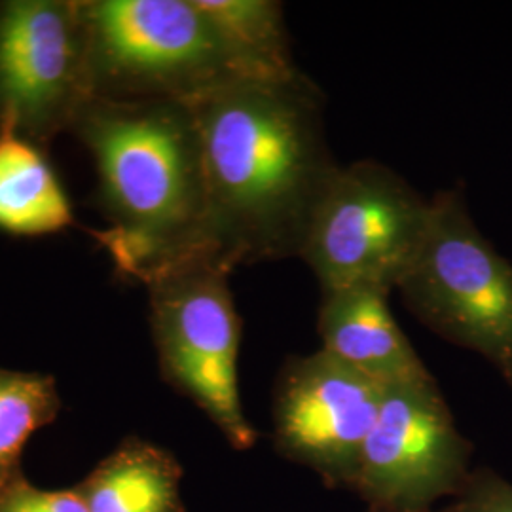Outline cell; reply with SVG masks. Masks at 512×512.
Here are the masks:
<instances>
[{
    "mask_svg": "<svg viewBox=\"0 0 512 512\" xmlns=\"http://www.w3.org/2000/svg\"><path fill=\"white\" fill-rule=\"evenodd\" d=\"M397 289L427 329L480 353L512 389V264L478 232L461 190L431 200L427 238Z\"/></svg>",
    "mask_w": 512,
    "mask_h": 512,
    "instance_id": "5b68a950",
    "label": "cell"
},
{
    "mask_svg": "<svg viewBox=\"0 0 512 512\" xmlns=\"http://www.w3.org/2000/svg\"><path fill=\"white\" fill-rule=\"evenodd\" d=\"M440 512H512V484L490 469H475L463 492Z\"/></svg>",
    "mask_w": 512,
    "mask_h": 512,
    "instance_id": "2e32d148",
    "label": "cell"
},
{
    "mask_svg": "<svg viewBox=\"0 0 512 512\" xmlns=\"http://www.w3.org/2000/svg\"><path fill=\"white\" fill-rule=\"evenodd\" d=\"M190 103L202 145L207 249L232 270L300 256L342 165L304 73L230 78Z\"/></svg>",
    "mask_w": 512,
    "mask_h": 512,
    "instance_id": "6da1fadb",
    "label": "cell"
},
{
    "mask_svg": "<svg viewBox=\"0 0 512 512\" xmlns=\"http://www.w3.org/2000/svg\"><path fill=\"white\" fill-rule=\"evenodd\" d=\"M93 99L192 101L239 78L196 0H82Z\"/></svg>",
    "mask_w": 512,
    "mask_h": 512,
    "instance_id": "277c9868",
    "label": "cell"
},
{
    "mask_svg": "<svg viewBox=\"0 0 512 512\" xmlns=\"http://www.w3.org/2000/svg\"><path fill=\"white\" fill-rule=\"evenodd\" d=\"M230 55L239 78H289L294 65L283 4L274 0H196Z\"/></svg>",
    "mask_w": 512,
    "mask_h": 512,
    "instance_id": "4fadbf2b",
    "label": "cell"
},
{
    "mask_svg": "<svg viewBox=\"0 0 512 512\" xmlns=\"http://www.w3.org/2000/svg\"><path fill=\"white\" fill-rule=\"evenodd\" d=\"M471 459L435 378L387 384L351 492L368 509L427 511L463 492Z\"/></svg>",
    "mask_w": 512,
    "mask_h": 512,
    "instance_id": "ba28073f",
    "label": "cell"
},
{
    "mask_svg": "<svg viewBox=\"0 0 512 512\" xmlns=\"http://www.w3.org/2000/svg\"><path fill=\"white\" fill-rule=\"evenodd\" d=\"M431 222L425 200L389 167L342 165L319 203L300 258L321 293L353 285L393 291L420 255Z\"/></svg>",
    "mask_w": 512,
    "mask_h": 512,
    "instance_id": "8992f818",
    "label": "cell"
},
{
    "mask_svg": "<svg viewBox=\"0 0 512 512\" xmlns=\"http://www.w3.org/2000/svg\"><path fill=\"white\" fill-rule=\"evenodd\" d=\"M366 512H440L435 509H427V511H387V509H368Z\"/></svg>",
    "mask_w": 512,
    "mask_h": 512,
    "instance_id": "e0dca14e",
    "label": "cell"
},
{
    "mask_svg": "<svg viewBox=\"0 0 512 512\" xmlns=\"http://www.w3.org/2000/svg\"><path fill=\"white\" fill-rule=\"evenodd\" d=\"M384 391L325 349L289 357L275 380V452L351 492Z\"/></svg>",
    "mask_w": 512,
    "mask_h": 512,
    "instance_id": "9c48e42d",
    "label": "cell"
},
{
    "mask_svg": "<svg viewBox=\"0 0 512 512\" xmlns=\"http://www.w3.org/2000/svg\"><path fill=\"white\" fill-rule=\"evenodd\" d=\"M389 293L370 285L321 293V349L380 384L431 380V372L389 310Z\"/></svg>",
    "mask_w": 512,
    "mask_h": 512,
    "instance_id": "30bf717a",
    "label": "cell"
},
{
    "mask_svg": "<svg viewBox=\"0 0 512 512\" xmlns=\"http://www.w3.org/2000/svg\"><path fill=\"white\" fill-rule=\"evenodd\" d=\"M74 131L92 152L109 228L95 238L118 272L152 275L207 249L202 145L186 101L93 99Z\"/></svg>",
    "mask_w": 512,
    "mask_h": 512,
    "instance_id": "7a4b0ae2",
    "label": "cell"
},
{
    "mask_svg": "<svg viewBox=\"0 0 512 512\" xmlns=\"http://www.w3.org/2000/svg\"><path fill=\"white\" fill-rule=\"evenodd\" d=\"M181 480L169 450L126 437L74 488L90 512H186Z\"/></svg>",
    "mask_w": 512,
    "mask_h": 512,
    "instance_id": "8fae6325",
    "label": "cell"
},
{
    "mask_svg": "<svg viewBox=\"0 0 512 512\" xmlns=\"http://www.w3.org/2000/svg\"><path fill=\"white\" fill-rule=\"evenodd\" d=\"M0 512H90L84 499L71 490H40L25 475L0 490Z\"/></svg>",
    "mask_w": 512,
    "mask_h": 512,
    "instance_id": "9a60e30c",
    "label": "cell"
},
{
    "mask_svg": "<svg viewBox=\"0 0 512 512\" xmlns=\"http://www.w3.org/2000/svg\"><path fill=\"white\" fill-rule=\"evenodd\" d=\"M93 101L82 0L0 4V131L38 147L73 129Z\"/></svg>",
    "mask_w": 512,
    "mask_h": 512,
    "instance_id": "52a82bcc",
    "label": "cell"
},
{
    "mask_svg": "<svg viewBox=\"0 0 512 512\" xmlns=\"http://www.w3.org/2000/svg\"><path fill=\"white\" fill-rule=\"evenodd\" d=\"M232 272L217 256L200 255L152 275L145 285L165 384L196 404L234 450L245 452L258 431L239 395L241 319L230 291Z\"/></svg>",
    "mask_w": 512,
    "mask_h": 512,
    "instance_id": "3957f363",
    "label": "cell"
},
{
    "mask_svg": "<svg viewBox=\"0 0 512 512\" xmlns=\"http://www.w3.org/2000/svg\"><path fill=\"white\" fill-rule=\"evenodd\" d=\"M65 188L42 150L12 131H0V230L40 238L73 226Z\"/></svg>",
    "mask_w": 512,
    "mask_h": 512,
    "instance_id": "7c38bea8",
    "label": "cell"
},
{
    "mask_svg": "<svg viewBox=\"0 0 512 512\" xmlns=\"http://www.w3.org/2000/svg\"><path fill=\"white\" fill-rule=\"evenodd\" d=\"M59 410L54 376L0 368V490L23 476L25 444L55 421Z\"/></svg>",
    "mask_w": 512,
    "mask_h": 512,
    "instance_id": "5bb4252c",
    "label": "cell"
}]
</instances>
